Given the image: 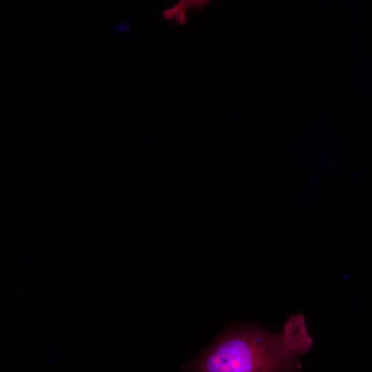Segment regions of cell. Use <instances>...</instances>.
I'll return each mask as SVG.
<instances>
[{"instance_id":"6da1fadb","label":"cell","mask_w":372,"mask_h":372,"mask_svg":"<svg viewBox=\"0 0 372 372\" xmlns=\"http://www.w3.org/2000/svg\"><path fill=\"white\" fill-rule=\"evenodd\" d=\"M313 344L303 314L290 316L281 332L253 324H225L223 332L182 372H297L298 357Z\"/></svg>"},{"instance_id":"7a4b0ae2","label":"cell","mask_w":372,"mask_h":372,"mask_svg":"<svg viewBox=\"0 0 372 372\" xmlns=\"http://www.w3.org/2000/svg\"><path fill=\"white\" fill-rule=\"evenodd\" d=\"M130 27L127 23H122L118 25L114 26L109 32L108 34H115L129 30Z\"/></svg>"}]
</instances>
